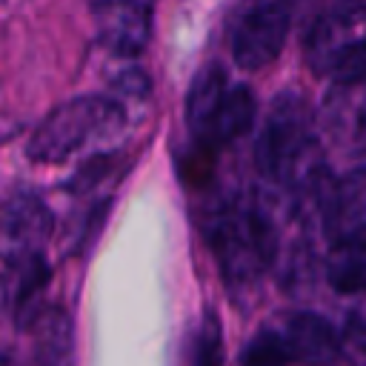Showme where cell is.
<instances>
[{
    "instance_id": "10",
    "label": "cell",
    "mask_w": 366,
    "mask_h": 366,
    "mask_svg": "<svg viewBox=\"0 0 366 366\" xmlns=\"http://www.w3.org/2000/svg\"><path fill=\"white\" fill-rule=\"evenodd\" d=\"M252 120H254V94L246 86H232L226 89L217 112L212 114V120L203 126L197 137L206 143V149H217L246 134L252 129Z\"/></svg>"
},
{
    "instance_id": "3",
    "label": "cell",
    "mask_w": 366,
    "mask_h": 366,
    "mask_svg": "<svg viewBox=\"0 0 366 366\" xmlns=\"http://www.w3.org/2000/svg\"><path fill=\"white\" fill-rule=\"evenodd\" d=\"M312 152V117L303 97L286 92L274 100L266 132L260 137L257 163L277 180H292Z\"/></svg>"
},
{
    "instance_id": "17",
    "label": "cell",
    "mask_w": 366,
    "mask_h": 366,
    "mask_svg": "<svg viewBox=\"0 0 366 366\" xmlns=\"http://www.w3.org/2000/svg\"><path fill=\"white\" fill-rule=\"evenodd\" d=\"M366 14V0H332V20L337 26H352Z\"/></svg>"
},
{
    "instance_id": "8",
    "label": "cell",
    "mask_w": 366,
    "mask_h": 366,
    "mask_svg": "<svg viewBox=\"0 0 366 366\" xmlns=\"http://www.w3.org/2000/svg\"><path fill=\"white\" fill-rule=\"evenodd\" d=\"M280 335H283V343L289 352V363L320 366V363H329L337 352L335 326L312 312H300V315L289 317L286 332H280Z\"/></svg>"
},
{
    "instance_id": "12",
    "label": "cell",
    "mask_w": 366,
    "mask_h": 366,
    "mask_svg": "<svg viewBox=\"0 0 366 366\" xmlns=\"http://www.w3.org/2000/svg\"><path fill=\"white\" fill-rule=\"evenodd\" d=\"M223 94H226V74H223V69L220 66L200 69L197 77L189 86V94H186V120H189L194 134H200L203 126L212 120V114L217 112Z\"/></svg>"
},
{
    "instance_id": "1",
    "label": "cell",
    "mask_w": 366,
    "mask_h": 366,
    "mask_svg": "<svg viewBox=\"0 0 366 366\" xmlns=\"http://www.w3.org/2000/svg\"><path fill=\"white\" fill-rule=\"evenodd\" d=\"M126 123L123 106L109 97H74L57 106L31 134L29 157L34 163H63L94 140L112 137Z\"/></svg>"
},
{
    "instance_id": "16",
    "label": "cell",
    "mask_w": 366,
    "mask_h": 366,
    "mask_svg": "<svg viewBox=\"0 0 366 366\" xmlns=\"http://www.w3.org/2000/svg\"><path fill=\"white\" fill-rule=\"evenodd\" d=\"M223 360V340H220V323L214 315L203 317L197 343H194V360L192 366H220Z\"/></svg>"
},
{
    "instance_id": "4",
    "label": "cell",
    "mask_w": 366,
    "mask_h": 366,
    "mask_svg": "<svg viewBox=\"0 0 366 366\" xmlns=\"http://www.w3.org/2000/svg\"><path fill=\"white\" fill-rule=\"evenodd\" d=\"M289 20L292 11L286 0H272L252 9L237 26L232 40L234 63L240 69H263L266 63H272L286 43Z\"/></svg>"
},
{
    "instance_id": "13",
    "label": "cell",
    "mask_w": 366,
    "mask_h": 366,
    "mask_svg": "<svg viewBox=\"0 0 366 366\" xmlns=\"http://www.w3.org/2000/svg\"><path fill=\"white\" fill-rule=\"evenodd\" d=\"M326 280L337 292L366 289V237L337 240L326 260Z\"/></svg>"
},
{
    "instance_id": "5",
    "label": "cell",
    "mask_w": 366,
    "mask_h": 366,
    "mask_svg": "<svg viewBox=\"0 0 366 366\" xmlns=\"http://www.w3.org/2000/svg\"><path fill=\"white\" fill-rule=\"evenodd\" d=\"M54 217L49 206L34 194L11 197L0 212V260L46 254Z\"/></svg>"
},
{
    "instance_id": "14",
    "label": "cell",
    "mask_w": 366,
    "mask_h": 366,
    "mask_svg": "<svg viewBox=\"0 0 366 366\" xmlns=\"http://www.w3.org/2000/svg\"><path fill=\"white\" fill-rule=\"evenodd\" d=\"M323 69L332 74L335 83H343V86L366 83V37L343 43L340 49L329 51Z\"/></svg>"
},
{
    "instance_id": "11",
    "label": "cell",
    "mask_w": 366,
    "mask_h": 366,
    "mask_svg": "<svg viewBox=\"0 0 366 366\" xmlns=\"http://www.w3.org/2000/svg\"><path fill=\"white\" fill-rule=\"evenodd\" d=\"M26 326L34 335L37 366H74V335L63 309H40Z\"/></svg>"
},
{
    "instance_id": "6",
    "label": "cell",
    "mask_w": 366,
    "mask_h": 366,
    "mask_svg": "<svg viewBox=\"0 0 366 366\" xmlns=\"http://www.w3.org/2000/svg\"><path fill=\"white\" fill-rule=\"evenodd\" d=\"M152 6L154 0H97L94 20L100 43L120 57H137L149 43Z\"/></svg>"
},
{
    "instance_id": "7",
    "label": "cell",
    "mask_w": 366,
    "mask_h": 366,
    "mask_svg": "<svg viewBox=\"0 0 366 366\" xmlns=\"http://www.w3.org/2000/svg\"><path fill=\"white\" fill-rule=\"evenodd\" d=\"M46 283H49L46 254H29V257L3 260L0 289H3V300H6L9 312L17 317V323L26 326L37 315L34 300L40 297Z\"/></svg>"
},
{
    "instance_id": "9",
    "label": "cell",
    "mask_w": 366,
    "mask_h": 366,
    "mask_svg": "<svg viewBox=\"0 0 366 366\" xmlns=\"http://www.w3.org/2000/svg\"><path fill=\"white\" fill-rule=\"evenodd\" d=\"M326 226L337 240L363 237L366 229V169L349 172L326 203Z\"/></svg>"
},
{
    "instance_id": "15",
    "label": "cell",
    "mask_w": 366,
    "mask_h": 366,
    "mask_svg": "<svg viewBox=\"0 0 366 366\" xmlns=\"http://www.w3.org/2000/svg\"><path fill=\"white\" fill-rule=\"evenodd\" d=\"M286 363H289V352L283 335L272 329L257 332V337L243 352V366H286Z\"/></svg>"
},
{
    "instance_id": "19",
    "label": "cell",
    "mask_w": 366,
    "mask_h": 366,
    "mask_svg": "<svg viewBox=\"0 0 366 366\" xmlns=\"http://www.w3.org/2000/svg\"><path fill=\"white\" fill-rule=\"evenodd\" d=\"M0 366H9V360H6V357H3V355H0Z\"/></svg>"
},
{
    "instance_id": "18",
    "label": "cell",
    "mask_w": 366,
    "mask_h": 366,
    "mask_svg": "<svg viewBox=\"0 0 366 366\" xmlns=\"http://www.w3.org/2000/svg\"><path fill=\"white\" fill-rule=\"evenodd\" d=\"M117 89H123L129 94H146L149 92V80L140 71H126V74L117 77Z\"/></svg>"
},
{
    "instance_id": "2",
    "label": "cell",
    "mask_w": 366,
    "mask_h": 366,
    "mask_svg": "<svg viewBox=\"0 0 366 366\" xmlns=\"http://www.w3.org/2000/svg\"><path fill=\"white\" fill-rule=\"evenodd\" d=\"M206 234L214 257L220 260L223 277L232 283H249L272 263V229L249 206H223L209 217Z\"/></svg>"
}]
</instances>
